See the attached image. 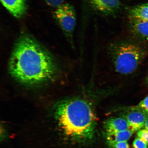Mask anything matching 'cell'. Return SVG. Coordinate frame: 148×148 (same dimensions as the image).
Masks as SVG:
<instances>
[{"label": "cell", "instance_id": "obj_17", "mask_svg": "<svg viewBox=\"0 0 148 148\" xmlns=\"http://www.w3.org/2000/svg\"><path fill=\"white\" fill-rule=\"evenodd\" d=\"M144 126H145L146 129L148 130V118L147 120H146Z\"/></svg>", "mask_w": 148, "mask_h": 148}, {"label": "cell", "instance_id": "obj_16", "mask_svg": "<svg viewBox=\"0 0 148 148\" xmlns=\"http://www.w3.org/2000/svg\"><path fill=\"white\" fill-rule=\"evenodd\" d=\"M112 148H130L127 142H118V143L109 144Z\"/></svg>", "mask_w": 148, "mask_h": 148}, {"label": "cell", "instance_id": "obj_1", "mask_svg": "<svg viewBox=\"0 0 148 148\" xmlns=\"http://www.w3.org/2000/svg\"><path fill=\"white\" fill-rule=\"evenodd\" d=\"M54 58L28 33L20 35L9 60V73L16 81L29 86L49 82L58 73Z\"/></svg>", "mask_w": 148, "mask_h": 148}, {"label": "cell", "instance_id": "obj_2", "mask_svg": "<svg viewBox=\"0 0 148 148\" xmlns=\"http://www.w3.org/2000/svg\"><path fill=\"white\" fill-rule=\"evenodd\" d=\"M56 115L66 134L81 141L93 138L96 118L91 105L79 98L65 100L57 104Z\"/></svg>", "mask_w": 148, "mask_h": 148}, {"label": "cell", "instance_id": "obj_19", "mask_svg": "<svg viewBox=\"0 0 148 148\" xmlns=\"http://www.w3.org/2000/svg\"></svg>", "mask_w": 148, "mask_h": 148}, {"label": "cell", "instance_id": "obj_7", "mask_svg": "<svg viewBox=\"0 0 148 148\" xmlns=\"http://www.w3.org/2000/svg\"><path fill=\"white\" fill-rule=\"evenodd\" d=\"M3 6L10 13L18 19H21L26 14L27 0H1Z\"/></svg>", "mask_w": 148, "mask_h": 148}, {"label": "cell", "instance_id": "obj_13", "mask_svg": "<svg viewBox=\"0 0 148 148\" xmlns=\"http://www.w3.org/2000/svg\"><path fill=\"white\" fill-rule=\"evenodd\" d=\"M49 6L56 8L63 4L65 0H43Z\"/></svg>", "mask_w": 148, "mask_h": 148}, {"label": "cell", "instance_id": "obj_11", "mask_svg": "<svg viewBox=\"0 0 148 148\" xmlns=\"http://www.w3.org/2000/svg\"><path fill=\"white\" fill-rule=\"evenodd\" d=\"M129 17L137 18L148 21V4L134 7L130 10Z\"/></svg>", "mask_w": 148, "mask_h": 148}, {"label": "cell", "instance_id": "obj_15", "mask_svg": "<svg viewBox=\"0 0 148 148\" xmlns=\"http://www.w3.org/2000/svg\"><path fill=\"white\" fill-rule=\"evenodd\" d=\"M137 106L148 114V96L142 100Z\"/></svg>", "mask_w": 148, "mask_h": 148}, {"label": "cell", "instance_id": "obj_4", "mask_svg": "<svg viewBox=\"0 0 148 148\" xmlns=\"http://www.w3.org/2000/svg\"><path fill=\"white\" fill-rule=\"evenodd\" d=\"M53 16L68 42L74 47L73 32L76 23L74 7L69 3H64L56 8Z\"/></svg>", "mask_w": 148, "mask_h": 148}, {"label": "cell", "instance_id": "obj_5", "mask_svg": "<svg viewBox=\"0 0 148 148\" xmlns=\"http://www.w3.org/2000/svg\"><path fill=\"white\" fill-rule=\"evenodd\" d=\"M125 116L130 128L135 132L144 126L148 114L137 106L131 107Z\"/></svg>", "mask_w": 148, "mask_h": 148}, {"label": "cell", "instance_id": "obj_14", "mask_svg": "<svg viewBox=\"0 0 148 148\" xmlns=\"http://www.w3.org/2000/svg\"><path fill=\"white\" fill-rule=\"evenodd\" d=\"M137 134L139 138L148 144V130H141L139 131Z\"/></svg>", "mask_w": 148, "mask_h": 148}, {"label": "cell", "instance_id": "obj_8", "mask_svg": "<svg viewBox=\"0 0 148 148\" xmlns=\"http://www.w3.org/2000/svg\"><path fill=\"white\" fill-rule=\"evenodd\" d=\"M131 33L136 38L148 40V21L140 18L129 17Z\"/></svg>", "mask_w": 148, "mask_h": 148}, {"label": "cell", "instance_id": "obj_3", "mask_svg": "<svg viewBox=\"0 0 148 148\" xmlns=\"http://www.w3.org/2000/svg\"><path fill=\"white\" fill-rule=\"evenodd\" d=\"M108 52L114 70L120 75L134 73L145 58L147 52L132 41H120L111 44Z\"/></svg>", "mask_w": 148, "mask_h": 148}, {"label": "cell", "instance_id": "obj_18", "mask_svg": "<svg viewBox=\"0 0 148 148\" xmlns=\"http://www.w3.org/2000/svg\"><path fill=\"white\" fill-rule=\"evenodd\" d=\"M147 82L148 84V76H147Z\"/></svg>", "mask_w": 148, "mask_h": 148}, {"label": "cell", "instance_id": "obj_6", "mask_svg": "<svg viewBox=\"0 0 148 148\" xmlns=\"http://www.w3.org/2000/svg\"><path fill=\"white\" fill-rule=\"evenodd\" d=\"M94 10L105 15H112L119 10L121 0H88Z\"/></svg>", "mask_w": 148, "mask_h": 148}, {"label": "cell", "instance_id": "obj_10", "mask_svg": "<svg viewBox=\"0 0 148 148\" xmlns=\"http://www.w3.org/2000/svg\"><path fill=\"white\" fill-rule=\"evenodd\" d=\"M134 131L130 129L125 131L107 133L106 138L109 144L127 142Z\"/></svg>", "mask_w": 148, "mask_h": 148}, {"label": "cell", "instance_id": "obj_9", "mask_svg": "<svg viewBox=\"0 0 148 148\" xmlns=\"http://www.w3.org/2000/svg\"><path fill=\"white\" fill-rule=\"evenodd\" d=\"M107 133L125 131L130 129L125 118L120 117L110 118L107 120L105 125Z\"/></svg>", "mask_w": 148, "mask_h": 148}, {"label": "cell", "instance_id": "obj_12", "mask_svg": "<svg viewBox=\"0 0 148 148\" xmlns=\"http://www.w3.org/2000/svg\"><path fill=\"white\" fill-rule=\"evenodd\" d=\"M133 147L134 148H147V144L142 139L139 138L134 140Z\"/></svg>", "mask_w": 148, "mask_h": 148}]
</instances>
